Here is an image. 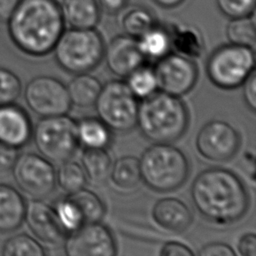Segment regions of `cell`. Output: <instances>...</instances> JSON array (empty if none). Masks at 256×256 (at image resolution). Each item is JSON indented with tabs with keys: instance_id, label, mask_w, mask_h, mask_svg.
I'll use <instances>...</instances> for the list:
<instances>
[{
	"instance_id": "7402d4cb",
	"label": "cell",
	"mask_w": 256,
	"mask_h": 256,
	"mask_svg": "<svg viewBox=\"0 0 256 256\" xmlns=\"http://www.w3.org/2000/svg\"><path fill=\"white\" fill-rule=\"evenodd\" d=\"M78 142L85 148H105L112 140L111 130L95 117L83 118L77 122Z\"/></svg>"
},
{
	"instance_id": "9a60e30c",
	"label": "cell",
	"mask_w": 256,
	"mask_h": 256,
	"mask_svg": "<svg viewBox=\"0 0 256 256\" xmlns=\"http://www.w3.org/2000/svg\"><path fill=\"white\" fill-rule=\"evenodd\" d=\"M24 222L32 234L43 243L57 245L63 241L65 232L60 227L52 206L42 199H32L26 203Z\"/></svg>"
},
{
	"instance_id": "e575fe53",
	"label": "cell",
	"mask_w": 256,
	"mask_h": 256,
	"mask_svg": "<svg viewBox=\"0 0 256 256\" xmlns=\"http://www.w3.org/2000/svg\"><path fill=\"white\" fill-rule=\"evenodd\" d=\"M19 149L0 142V173L8 172L12 169L18 155Z\"/></svg>"
},
{
	"instance_id": "8fae6325",
	"label": "cell",
	"mask_w": 256,
	"mask_h": 256,
	"mask_svg": "<svg viewBox=\"0 0 256 256\" xmlns=\"http://www.w3.org/2000/svg\"><path fill=\"white\" fill-rule=\"evenodd\" d=\"M241 143L239 132L227 121L213 119L199 130L195 146L198 153L206 160L224 162L231 159Z\"/></svg>"
},
{
	"instance_id": "8992f818",
	"label": "cell",
	"mask_w": 256,
	"mask_h": 256,
	"mask_svg": "<svg viewBox=\"0 0 256 256\" xmlns=\"http://www.w3.org/2000/svg\"><path fill=\"white\" fill-rule=\"evenodd\" d=\"M31 138L41 156L61 163L70 159L78 148L77 122L66 114L41 117Z\"/></svg>"
},
{
	"instance_id": "30bf717a",
	"label": "cell",
	"mask_w": 256,
	"mask_h": 256,
	"mask_svg": "<svg viewBox=\"0 0 256 256\" xmlns=\"http://www.w3.org/2000/svg\"><path fill=\"white\" fill-rule=\"evenodd\" d=\"M23 97L28 108L40 117L66 114L71 108L67 86L58 78L39 75L25 85Z\"/></svg>"
},
{
	"instance_id": "5bb4252c",
	"label": "cell",
	"mask_w": 256,
	"mask_h": 256,
	"mask_svg": "<svg viewBox=\"0 0 256 256\" xmlns=\"http://www.w3.org/2000/svg\"><path fill=\"white\" fill-rule=\"evenodd\" d=\"M105 63L114 75L126 78L134 70L144 65L145 56L142 54L137 39L127 34L113 38L104 50Z\"/></svg>"
},
{
	"instance_id": "ffe728a7",
	"label": "cell",
	"mask_w": 256,
	"mask_h": 256,
	"mask_svg": "<svg viewBox=\"0 0 256 256\" xmlns=\"http://www.w3.org/2000/svg\"><path fill=\"white\" fill-rule=\"evenodd\" d=\"M101 88L99 79L88 73L76 74L67 85L71 104L81 108L94 105Z\"/></svg>"
},
{
	"instance_id": "1f68e13d",
	"label": "cell",
	"mask_w": 256,
	"mask_h": 256,
	"mask_svg": "<svg viewBox=\"0 0 256 256\" xmlns=\"http://www.w3.org/2000/svg\"><path fill=\"white\" fill-rule=\"evenodd\" d=\"M126 78V83L136 98L144 99L157 91L158 84L154 70L148 66H140Z\"/></svg>"
},
{
	"instance_id": "d6a6232c",
	"label": "cell",
	"mask_w": 256,
	"mask_h": 256,
	"mask_svg": "<svg viewBox=\"0 0 256 256\" xmlns=\"http://www.w3.org/2000/svg\"><path fill=\"white\" fill-rule=\"evenodd\" d=\"M22 91L19 77L11 70L0 67V105L15 103Z\"/></svg>"
},
{
	"instance_id": "277c9868",
	"label": "cell",
	"mask_w": 256,
	"mask_h": 256,
	"mask_svg": "<svg viewBox=\"0 0 256 256\" xmlns=\"http://www.w3.org/2000/svg\"><path fill=\"white\" fill-rule=\"evenodd\" d=\"M141 180L157 192H170L181 187L189 175L185 154L171 143H154L139 159Z\"/></svg>"
},
{
	"instance_id": "ab89813d",
	"label": "cell",
	"mask_w": 256,
	"mask_h": 256,
	"mask_svg": "<svg viewBox=\"0 0 256 256\" xmlns=\"http://www.w3.org/2000/svg\"><path fill=\"white\" fill-rule=\"evenodd\" d=\"M18 2L19 0H0V21L6 22L8 20Z\"/></svg>"
},
{
	"instance_id": "603a6c76",
	"label": "cell",
	"mask_w": 256,
	"mask_h": 256,
	"mask_svg": "<svg viewBox=\"0 0 256 256\" xmlns=\"http://www.w3.org/2000/svg\"><path fill=\"white\" fill-rule=\"evenodd\" d=\"M81 166L90 181L102 183L109 177L112 159L105 148H85L81 155Z\"/></svg>"
},
{
	"instance_id": "5b68a950",
	"label": "cell",
	"mask_w": 256,
	"mask_h": 256,
	"mask_svg": "<svg viewBox=\"0 0 256 256\" xmlns=\"http://www.w3.org/2000/svg\"><path fill=\"white\" fill-rule=\"evenodd\" d=\"M105 45L94 28H70L63 31L54 48L57 64L72 74L88 73L103 60Z\"/></svg>"
},
{
	"instance_id": "836d02e7",
	"label": "cell",
	"mask_w": 256,
	"mask_h": 256,
	"mask_svg": "<svg viewBox=\"0 0 256 256\" xmlns=\"http://www.w3.org/2000/svg\"><path fill=\"white\" fill-rule=\"evenodd\" d=\"M221 13L229 18H238L254 14L256 0H216Z\"/></svg>"
},
{
	"instance_id": "ba28073f",
	"label": "cell",
	"mask_w": 256,
	"mask_h": 256,
	"mask_svg": "<svg viewBox=\"0 0 256 256\" xmlns=\"http://www.w3.org/2000/svg\"><path fill=\"white\" fill-rule=\"evenodd\" d=\"M94 105L98 118L110 130L128 132L136 127L139 104L126 82L111 80L102 85Z\"/></svg>"
},
{
	"instance_id": "484cf974",
	"label": "cell",
	"mask_w": 256,
	"mask_h": 256,
	"mask_svg": "<svg viewBox=\"0 0 256 256\" xmlns=\"http://www.w3.org/2000/svg\"><path fill=\"white\" fill-rule=\"evenodd\" d=\"M78 208L84 223L100 222L105 215V205L97 194L81 188L67 195Z\"/></svg>"
},
{
	"instance_id": "7a4b0ae2",
	"label": "cell",
	"mask_w": 256,
	"mask_h": 256,
	"mask_svg": "<svg viewBox=\"0 0 256 256\" xmlns=\"http://www.w3.org/2000/svg\"><path fill=\"white\" fill-rule=\"evenodd\" d=\"M6 24L13 44L34 57L50 53L65 26L55 0H19Z\"/></svg>"
},
{
	"instance_id": "60d3db41",
	"label": "cell",
	"mask_w": 256,
	"mask_h": 256,
	"mask_svg": "<svg viewBox=\"0 0 256 256\" xmlns=\"http://www.w3.org/2000/svg\"><path fill=\"white\" fill-rule=\"evenodd\" d=\"M128 0H99L101 6L109 13H117L121 11Z\"/></svg>"
},
{
	"instance_id": "6da1fadb",
	"label": "cell",
	"mask_w": 256,
	"mask_h": 256,
	"mask_svg": "<svg viewBox=\"0 0 256 256\" xmlns=\"http://www.w3.org/2000/svg\"><path fill=\"white\" fill-rule=\"evenodd\" d=\"M191 198L201 216L217 225L239 221L249 207V195L241 179L221 167L208 168L196 176Z\"/></svg>"
},
{
	"instance_id": "d4e9b609",
	"label": "cell",
	"mask_w": 256,
	"mask_h": 256,
	"mask_svg": "<svg viewBox=\"0 0 256 256\" xmlns=\"http://www.w3.org/2000/svg\"><path fill=\"white\" fill-rule=\"evenodd\" d=\"M110 179L121 189H132L141 181L139 159L135 156L126 155L112 162Z\"/></svg>"
},
{
	"instance_id": "3957f363",
	"label": "cell",
	"mask_w": 256,
	"mask_h": 256,
	"mask_svg": "<svg viewBox=\"0 0 256 256\" xmlns=\"http://www.w3.org/2000/svg\"><path fill=\"white\" fill-rule=\"evenodd\" d=\"M188 123V110L180 97L156 91L138 105L136 126L153 143L177 141L186 132Z\"/></svg>"
},
{
	"instance_id": "2e32d148",
	"label": "cell",
	"mask_w": 256,
	"mask_h": 256,
	"mask_svg": "<svg viewBox=\"0 0 256 256\" xmlns=\"http://www.w3.org/2000/svg\"><path fill=\"white\" fill-rule=\"evenodd\" d=\"M33 126L26 111L15 103L0 105V142L20 149L32 137Z\"/></svg>"
},
{
	"instance_id": "9c48e42d",
	"label": "cell",
	"mask_w": 256,
	"mask_h": 256,
	"mask_svg": "<svg viewBox=\"0 0 256 256\" xmlns=\"http://www.w3.org/2000/svg\"><path fill=\"white\" fill-rule=\"evenodd\" d=\"M11 171L17 187L32 199H43L55 188V169L40 154H19Z\"/></svg>"
},
{
	"instance_id": "52a82bcc",
	"label": "cell",
	"mask_w": 256,
	"mask_h": 256,
	"mask_svg": "<svg viewBox=\"0 0 256 256\" xmlns=\"http://www.w3.org/2000/svg\"><path fill=\"white\" fill-rule=\"evenodd\" d=\"M254 70V49L232 43L216 48L206 62L209 80L215 86L226 90L241 86Z\"/></svg>"
},
{
	"instance_id": "83f0119b",
	"label": "cell",
	"mask_w": 256,
	"mask_h": 256,
	"mask_svg": "<svg viewBox=\"0 0 256 256\" xmlns=\"http://www.w3.org/2000/svg\"><path fill=\"white\" fill-rule=\"evenodd\" d=\"M55 176L56 184L67 193H72L83 188L87 180L82 166L70 159L61 162L55 171Z\"/></svg>"
},
{
	"instance_id": "74e56055",
	"label": "cell",
	"mask_w": 256,
	"mask_h": 256,
	"mask_svg": "<svg viewBox=\"0 0 256 256\" xmlns=\"http://www.w3.org/2000/svg\"><path fill=\"white\" fill-rule=\"evenodd\" d=\"M159 254L161 256H193L194 252L183 243L169 241L161 247Z\"/></svg>"
},
{
	"instance_id": "4fadbf2b",
	"label": "cell",
	"mask_w": 256,
	"mask_h": 256,
	"mask_svg": "<svg viewBox=\"0 0 256 256\" xmlns=\"http://www.w3.org/2000/svg\"><path fill=\"white\" fill-rule=\"evenodd\" d=\"M64 253L67 256H115L117 247L107 226L90 222L69 234L64 241Z\"/></svg>"
},
{
	"instance_id": "4dcf8cb0",
	"label": "cell",
	"mask_w": 256,
	"mask_h": 256,
	"mask_svg": "<svg viewBox=\"0 0 256 256\" xmlns=\"http://www.w3.org/2000/svg\"><path fill=\"white\" fill-rule=\"evenodd\" d=\"M52 209L60 227L65 233H71L85 224L78 208L67 195L57 199Z\"/></svg>"
},
{
	"instance_id": "f35d334b",
	"label": "cell",
	"mask_w": 256,
	"mask_h": 256,
	"mask_svg": "<svg viewBox=\"0 0 256 256\" xmlns=\"http://www.w3.org/2000/svg\"><path fill=\"white\" fill-rule=\"evenodd\" d=\"M237 249L242 256H256V235L253 232L245 233L238 240Z\"/></svg>"
},
{
	"instance_id": "4316f807",
	"label": "cell",
	"mask_w": 256,
	"mask_h": 256,
	"mask_svg": "<svg viewBox=\"0 0 256 256\" xmlns=\"http://www.w3.org/2000/svg\"><path fill=\"white\" fill-rule=\"evenodd\" d=\"M226 36L230 43L254 48L256 29L254 14L244 17L231 18L226 27Z\"/></svg>"
},
{
	"instance_id": "f1b7e54d",
	"label": "cell",
	"mask_w": 256,
	"mask_h": 256,
	"mask_svg": "<svg viewBox=\"0 0 256 256\" xmlns=\"http://www.w3.org/2000/svg\"><path fill=\"white\" fill-rule=\"evenodd\" d=\"M155 24L153 14L145 7H134L127 11L122 18V28L125 34L136 39Z\"/></svg>"
},
{
	"instance_id": "7c38bea8",
	"label": "cell",
	"mask_w": 256,
	"mask_h": 256,
	"mask_svg": "<svg viewBox=\"0 0 256 256\" xmlns=\"http://www.w3.org/2000/svg\"><path fill=\"white\" fill-rule=\"evenodd\" d=\"M153 70L158 88L177 97L190 92L198 78V69L193 59L178 53H168L158 59Z\"/></svg>"
},
{
	"instance_id": "f546056e",
	"label": "cell",
	"mask_w": 256,
	"mask_h": 256,
	"mask_svg": "<svg viewBox=\"0 0 256 256\" xmlns=\"http://www.w3.org/2000/svg\"><path fill=\"white\" fill-rule=\"evenodd\" d=\"M3 256H44L42 245L28 234H16L8 238L1 250Z\"/></svg>"
},
{
	"instance_id": "e0dca14e",
	"label": "cell",
	"mask_w": 256,
	"mask_h": 256,
	"mask_svg": "<svg viewBox=\"0 0 256 256\" xmlns=\"http://www.w3.org/2000/svg\"><path fill=\"white\" fill-rule=\"evenodd\" d=\"M151 214L154 222L169 232H184L193 221L190 208L182 200L174 197L157 200Z\"/></svg>"
},
{
	"instance_id": "d6986e66",
	"label": "cell",
	"mask_w": 256,
	"mask_h": 256,
	"mask_svg": "<svg viewBox=\"0 0 256 256\" xmlns=\"http://www.w3.org/2000/svg\"><path fill=\"white\" fill-rule=\"evenodd\" d=\"M60 8L64 22L71 28H94L100 19L97 0H62Z\"/></svg>"
},
{
	"instance_id": "44dd1931",
	"label": "cell",
	"mask_w": 256,
	"mask_h": 256,
	"mask_svg": "<svg viewBox=\"0 0 256 256\" xmlns=\"http://www.w3.org/2000/svg\"><path fill=\"white\" fill-rule=\"evenodd\" d=\"M169 33L171 48L176 53L190 59L201 57L204 52V42L197 29L189 26H172Z\"/></svg>"
},
{
	"instance_id": "d590c367",
	"label": "cell",
	"mask_w": 256,
	"mask_h": 256,
	"mask_svg": "<svg viewBox=\"0 0 256 256\" xmlns=\"http://www.w3.org/2000/svg\"><path fill=\"white\" fill-rule=\"evenodd\" d=\"M243 97L248 108L254 112L256 110V73L255 70L242 83Z\"/></svg>"
},
{
	"instance_id": "b9f144b4",
	"label": "cell",
	"mask_w": 256,
	"mask_h": 256,
	"mask_svg": "<svg viewBox=\"0 0 256 256\" xmlns=\"http://www.w3.org/2000/svg\"><path fill=\"white\" fill-rule=\"evenodd\" d=\"M153 1L164 8H173L181 4L184 0H153Z\"/></svg>"
},
{
	"instance_id": "cb8c5ba5",
	"label": "cell",
	"mask_w": 256,
	"mask_h": 256,
	"mask_svg": "<svg viewBox=\"0 0 256 256\" xmlns=\"http://www.w3.org/2000/svg\"><path fill=\"white\" fill-rule=\"evenodd\" d=\"M137 43L145 58L158 60L170 53L171 50L169 30L156 24L137 38Z\"/></svg>"
},
{
	"instance_id": "ac0fdd59",
	"label": "cell",
	"mask_w": 256,
	"mask_h": 256,
	"mask_svg": "<svg viewBox=\"0 0 256 256\" xmlns=\"http://www.w3.org/2000/svg\"><path fill=\"white\" fill-rule=\"evenodd\" d=\"M26 202L13 186L0 183V233L17 230L24 222Z\"/></svg>"
},
{
	"instance_id": "8d00e7d4",
	"label": "cell",
	"mask_w": 256,
	"mask_h": 256,
	"mask_svg": "<svg viewBox=\"0 0 256 256\" xmlns=\"http://www.w3.org/2000/svg\"><path fill=\"white\" fill-rule=\"evenodd\" d=\"M200 256H235L231 246L222 242H211L204 245L198 253Z\"/></svg>"
}]
</instances>
